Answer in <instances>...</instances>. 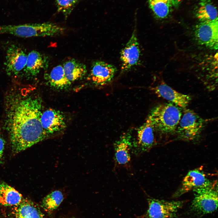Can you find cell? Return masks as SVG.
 Returning <instances> with one entry per match:
<instances>
[{
    "label": "cell",
    "instance_id": "obj_1",
    "mask_svg": "<svg viewBox=\"0 0 218 218\" xmlns=\"http://www.w3.org/2000/svg\"><path fill=\"white\" fill-rule=\"evenodd\" d=\"M6 97L5 128L14 153L49 137L41 122L42 102L39 97L23 90L13 91Z\"/></svg>",
    "mask_w": 218,
    "mask_h": 218
},
{
    "label": "cell",
    "instance_id": "obj_2",
    "mask_svg": "<svg viewBox=\"0 0 218 218\" xmlns=\"http://www.w3.org/2000/svg\"><path fill=\"white\" fill-rule=\"evenodd\" d=\"M183 109L170 102L159 104L150 110L146 121L162 134L175 133L182 115Z\"/></svg>",
    "mask_w": 218,
    "mask_h": 218
},
{
    "label": "cell",
    "instance_id": "obj_3",
    "mask_svg": "<svg viewBox=\"0 0 218 218\" xmlns=\"http://www.w3.org/2000/svg\"><path fill=\"white\" fill-rule=\"evenodd\" d=\"M65 29L51 22L0 25V34H9L22 38L53 36L63 34Z\"/></svg>",
    "mask_w": 218,
    "mask_h": 218
},
{
    "label": "cell",
    "instance_id": "obj_4",
    "mask_svg": "<svg viewBox=\"0 0 218 218\" xmlns=\"http://www.w3.org/2000/svg\"><path fill=\"white\" fill-rule=\"evenodd\" d=\"M217 182L196 188L192 191L194 197L191 210L200 214H206L216 211L218 206Z\"/></svg>",
    "mask_w": 218,
    "mask_h": 218
},
{
    "label": "cell",
    "instance_id": "obj_5",
    "mask_svg": "<svg viewBox=\"0 0 218 218\" xmlns=\"http://www.w3.org/2000/svg\"><path fill=\"white\" fill-rule=\"evenodd\" d=\"M183 109L175 133L181 140H193L201 133L207 121L192 110Z\"/></svg>",
    "mask_w": 218,
    "mask_h": 218
},
{
    "label": "cell",
    "instance_id": "obj_6",
    "mask_svg": "<svg viewBox=\"0 0 218 218\" xmlns=\"http://www.w3.org/2000/svg\"><path fill=\"white\" fill-rule=\"evenodd\" d=\"M148 207L147 218H173L183 206V202L168 201L154 198H148Z\"/></svg>",
    "mask_w": 218,
    "mask_h": 218
},
{
    "label": "cell",
    "instance_id": "obj_7",
    "mask_svg": "<svg viewBox=\"0 0 218 218\" xmlns=\"http://www.w3.org/2000/svg\"><path fill=\"white\" fill-rule=\"evenodd\" d=\"M218 19L200 22L194 30L195 38L198 43L212 50L218 48Z\"/></svg>",
    "mask_w": 218,
    "mask_h": 218
},
{
    "label": "cell",
    "instance_id": "obj_8",
    "mask_svg": "<svg viewBox=\"0 0 218 218\" xmlns=\"http://www.w3.org/2000/svg\"><path fill=\"white\" fill-rule=\"evenodd\" d=\"M27 55L20 48L13 45L7 49L5 65V71L8 75L17 76L23 71Z\"/></svg>",
    "mask_w": 218,
    "mask_h": 218
},
{
    "label": "cell",
    "instance_id": "obj_9",
    "mask_svg": "<svg viewBox=\"0 0 218 218\" xmlns=\"http://www.w3.org/2000/svg\"><path fill=\"white\" fill-rule=\"evenodd\" d=\"M136 33L135 30L133 31L130 39L121 51L122 73L130 70L138 62L140 50Z\"/></svg>",
    "mask_w": 218,
    "mask_h": 218
},
{
    "label": "cell",
    "instance_id": "obj_10",
    "mask_svg": "<svg viewBox=\"0 0 218 218\" xmlns=\"http://www.w3.org/2000/svg\"><path fill=\"white\" fill-rule=\"evenodd\" d=\"M117 69L114 65L103 61H96L91 65L90 77L97 86H104L113 79Z\"/></svg>",
    "mask_w": 218,
    "mask_h": 218
},
{
    "label": "cell",
    "instance_id": "obj_11",
    "mask_svg": "<svg viewBox=\"0 0 218 218\" xmlns=\"http://www.w3.org/2000/svg\"><path fill=\"white\" fill-rule=\"evenodd\" d=\"M41 120L44 130L50 136L63 130L66 126L63 114L54 109L49 108L42 111Z\"/></svg>",
    "mask_w": 218,
    "mask_h": 218
},
{
    "label": "cell",
    "instance_id": "obj_12",
    "mask_svg": "<svg viewBox=\"0 0 218 218\" xmlns=\"http://www.w3.org/2000/svg\"><path fill=\"white\" fill-rule=\"evenodd\" d=\"M154 131L151 124L147 121L138 128L136 140L132 143V147L135 152L142 153L153 147L155 143Z\"/></svg>",
    "mask_w": 218,
    "mask_h": 218
},
{
    "label": "cell",
    "instance_id": "obj_13",
    "mask_svg": "<svg viewBox=\"0 0 218 218\" xmlns=\"http://www.w3.org/2000/svg\"><path fill=\"white\" fill-rule=\"evenodd\" d=\"M151 89L158 97L183 109L186 108L191 100L189 95L176 91L164 82H162L153 87Z\"/></svg>",
    "mask_w": 218,
    "mask_h": 218
},
{
    "label": "cell",
    "instance_id": "obj_14",
    "mask_svg": "<svg viewBox=\"0 0 218 218\" xmlns=\"http://www.w3.org/2000/svg\"><path fill=\"white\" fill-rule=\"evenodd\" d=\"M211 182L205 174L199 169L190 171L183 179L181 186L174 195V197L180 196L191 190L206 185Z\"/></svg>",
    "mask_w": 218,
    "mask_h": 218
},
{
    "label": "cell",
    "instance_id": "obj_15",
    "mask_svg": "<svg viewBox=\"0 0 218 218\" xmlns=\"http://www.w3.org/2000/svg\"><path fill=\"white\" fill-rule=\"evenodd\" d=\"M48 65L46 57L39 52L33 50L27 55L26 65L23 71L25 76L31 78L36 76L42 69Z\"/></svg>",
    "mask_w": 218,
    "mask_h": 218
},
{
    "label": "cell",
    "instance_id": "obj_16",
    "mask_svg": "<svg viewBox=\"0 0 218 218\" xmlns=\"http://www.w3.org/2000/svg\"><path fill=\"white\" fill-rule=\"evenodd\" d=\"M132 148L131 136L129 134L122 136L114 144V158L119 165L127 164L130 159V151Z\"/></svg>",
    "mask_w": 218,
    "mask_h": 218
},
{
    "label": "cell",
    "instance_id": "obj_17",
    "mask_svg": "<svg viewBox=\"0 0 218 218\" xmlns=\"http://www.w3.org/2000/svg\"><path fill=\"white\" fill-rule=\"evenodd\" d=\"M15 206L13 211L15 218H44L40 208L30 200L23 198Z\"/></svg>",
    "mask_w": 218,
    "mask_h": 218
},
{
    "label": "cell",
    "instance_id": "obj_18",
    "mask_svg": "<svg viewBox=\"0 0 218 218\" xmlns=\"http://www.w3.org/2000/svg\"><path fill=\"white\" fill-rule=\"evenodd\" d=\"M196 18L200 22L218 19V12L211 0H201L194 11Z\"/></svg>",
    "mask_w": 218,
    "mask_h": 218
},
{
    "label": "cell",
    "instance_id": "obj_19",
    "mask_svg": "<svg viewBox=\"0 0 218 218\" xmlns=\"http://www.w3.org/2000/svg\"><path fill=\"white\" fill-rule=\"evenodd\" d=\"M63 66L65 76L71 83L82 78L87 73L86 65L74 58L66 61Z\"/></svg>",
    "mask_w": 218,
    "mask_h": 218
},
{
    "label": "cell",
    "instance_id": "obj_20",
    "mask_svg": "<svg viewBox=\"0 0 218 218\" xmlns=\"http://www.w3.org/2000/svg\"><path fill=\"white\" fill-rule=\"evenodd\" d=\"M22 195L15 189L4 182H0V204L15 206L21 203Z\"/></svg>",
    "mask_w": 218,
    "mask_h": 218
},
{
    "label": "cell",
    "instance_id": "obj_21",
    "mask_svg": "<svg viewBox=\"0 0 218 218\" xmlns=\"http://www.w3.org/2000/svg\"><path fill=\"white\" fill-rule=\"evenodd\" d=\"M46 76V79L49 84L55 88L65 89L71 84L66 78L63 65H61L54 67Z\"/></svg>",
    "mask_w": 218,
    "mask_h": 218
},
{
    "label": "cell",
    "instance_id": "obj_22",
    "mask_svg": "<svg viewBox=\"0 0 218 218\" xmlns=\"http://www.w3.org/2000/svg\"><path fill=\"white\" fill-rule=\"evenodd\" d=\"M63 199L64 196L61 192L58 190H55L43 198L41 206L45 212L51 213L58 208Z\"/></svg>",
    "mask_w": 218,
    "mask_h": 218
},
{
    "label": "cell",
    "instance_id": "obj_23",
    "mask_svg": "<svg viewBox=\"0 0 218 218\" xmlns=\"http://www.w3.org/2000/svg\"><path fill=\"white\" fill-rule=\"evenodd\" d=\"M151 9L157 18L164 19L169 15L172 5L169 0H148Z\"/></svg>",
    "mask_w": 218,
    "mask_h": 218
},
{
    "label": "cell",
    "instance_id": "obj_24",
    "mask_svg": "<svg viewBox=\"0 0 218 218\" xmlns=\"http://www.w3.org/2000/svg\"><path fill=\"white\" fill-rule=\"evenodd\" d=\"M80 0H56L58 10L65 17L71 13L75 5Z\"/></svg>",
    "mask_w": 218,
    "mask_h": 218
},
{
    "label": "cell",
    "instance_id": "obj_25",
    "mask_svg": "<svg viewBox=\"0 0 218 218\" xmlns=\"http://www.w3.org/2000/svg\"><path fill=\"white\" fill-rule=\"evenodd\" d=\"M5 145V140L3 138L0 136V160L3 154Z\"/></svg>",
    "mask_w": 218,
    "mask_h": 218
},
{
    "label": "cell",
    "instance_id": "obj_26",
    "mask_svg": "<svg viewBox=\"0 0 218 218\" xmlns=\"http://www.w3.org/2000/svg\"><path fill=\"white\" fill-rule=\"evenodd\" d=\"M171 2L173 7H177L180 2V0H169Z\"/></svg>",
    "mask_w": 218,
    "mask_h": 218
},
{
    "label": "cell",
    "instance_id": "obj_27",
    "mask_svg": "<svg viewBox=\"0 0 218 218\" xmlns=\"http://www.w3.org/2000/svg\"><path fill=\"white\" fill-rule=\"evenodd\" d=\"M74 218V217H72V218Z\"/></svg>",
    "mask_w": 218,
    "mask_h": 218
}]
</instances>
